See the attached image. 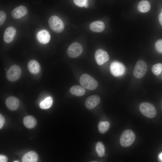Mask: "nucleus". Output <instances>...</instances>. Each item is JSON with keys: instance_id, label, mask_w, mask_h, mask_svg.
I'll return each instance as SVG.
<instances>
[{"instance_id": "f257e3e1", "label": "nucleus", "mask_w": 162, "mask_h": 162, "mask_svg": "<svg viewBox=\"0 0 162 162\" xmlns=\"http://www.w3.org/2000/svg\"><path fill=\"white\" fill-rule=\"evenodd\" d=\"M80 82L83 87L90 90L95 89L98 86L97 81L91 76L86 74L81 76Z\"/></svg>"}, {"instance_id": "f03ea898", "label": "nucleus", "mask_w": 162, "mask_h": 162, "mask_svg": "<svg viewBox=\"0 0 162 162\" xmlns=\"http://www.w3.org/2000/svg\"><path fill=\"white\" fill-rule=\"evenodd\" d=\"M139 109L143 115L148 118H153L156 114L155 107L149 103L145 102L141 103L140 105Z\"/></svg>"}, {"instance_id": "7ed1b4c3", "label": "nucleus", "mask_w": 162, "mask_h": 162, "mask_svg": "<svg viewBox=\"0 0 162 162\" xmlns=\"http://www.w3.org/2000/svg\"><path fill=\"white\" fill-rule=\"evenodd\" d=\"M135 139L134 133L131 130H127L124 131L121 135L120 142L122 146L128 147L134 142Z\"/></svg>"}, {"instance_id": "20e7f679", "label": "nucleus", "mask_w": 162, "mask_h": 162, "mask_svg": "<svg viewBox=\"0 0 162 162\" xmlns=\"http://www.w3.org/2000/svg\"><path fill=\"white\" fill-rule=\"evenodd\" d=\"M48 23L51 29L53 32L59 33L64 29V24L62 20L56 16H52L49 18Z\"/></svg>"}, {"instance_id": "39448f33", "label": "nucleus", "mask_w": 162, "mask_h": 162, "mask_svg": "<svg viewBox=\"0 0 162 162\" xmlns=\"http://www.w3.org/2000/svg\"><path fill=\"white\" fill-rule=\"evenodd\" d=\"M21 70L18 66L14 64L11 66L7 72L6 76L8 80L14 82L18 80L20 77Z\"/></svg>"}, {"instance_id": "423d86ee", "label": "nucleus", "mask_w": 162, "mask_h": 162, "mask_svg": "<svg viewBox=\"0 0 162 162\" xmlns=\"http://www.w3.org/2000/svg\"><path fill=\"white\" fill-rule=\"evenodd\" d=\"M82 46L78 42H74L68 47L67 52L68 56L71 58H76L79 56L83 52Z\"/></svg>"}, {"instance_id": "0eeeda50", "label": "nucleus", "mask_w": 162, "mask_h": 162, "mask_svg": "<svg viewBox=\"0 0 162 162\" xmlns=\"http://www.w3.org/2000/svg\"><path fill=\"white\" fill-rule=\"evenodd\" d=\"M147 69V65L145 62L142 60L138 61L134 69V76L138 79L142 78L146 74Z\"/></svg>"}, {"instance_id": "6e6552de", "label": "nucleus", "mask_w": 162, "mask_h": 162, "mask_svg": "<svg viewBox=\"0 0 162 162\" xmlns=\"http://www.w3.org/2000/svg\"><path fill=\"white\" fill-rule=\"evenodd\" d=\"M110 70L111 74L115 76H119L123 75L125 72V68L121 63L114 62L111 64Z\"/></svg>"}, {"instance_id": "1a4fd4ad", "label": "nucleus", "mask_w": 162, "mask_h": 162, "mask_svg": "<svg viewBox=\"0 0 162 162\" xmlns=\"http://www.w3.org/2000/svg\"><path fill=\"white\" fill-rule=\"evenodd\" d=\"M94 57L97 63L99 65L103 64L109 59V56L107 53L101 49H98L96 51Z\"/></svg>"}, {"instance_id": "9d476101", "label": "nucleus", "mask_w": 162, "mask_h": 162, "mask_svg": "<svg viewBox=\"0 0 162 162\" xmlns=\"http://www.w3.org/2000/svg\"><path fill=\"white\" fill-rule=\"evenodd\" d=\"M100 102V97L97 95H94L87 98L86 100L85 105L87 109L91 110L97 106Z\"/></svg>"}, {"instance_id": "9b49d317", "label": "nucleus", "mask_w": 162, "mask_h": 162, "mask_svg": "<svg viewBox=\"0 0 162 162\" xmlns=\"http://www.w3.org/2000/svg\"><path fill=\"white\" fill-rule=\"evenodd\" d=\"M16 33V30L12 27H9L5 30L3 35V40L6 43L11 42L14 39Z\"/></svg>"}, {"instance_id": "f8f14e48", "label": "nucleus", "mask_w": 162, "mask_h": 162, "mask_svg": "<svg viewBox=\"0 0 162 162\" xmlns=\"http://www.w3.org/2000/svg\"><path fill=\"white\" fill-rule=\"evenodd\" d=\"M28 10L25 6L20 5L14 8L12 11L11 15L14 19H18L26 15Z\"/></svg>"}, {"instance_id": "ddd939ff", "label": "nucleus", "mask_w": 162, "mask_h": 162, "mask_svg": "<svg viewBox=\"0 0 162 162\" xmlns=\"http://www.w3.org/2000/svg\"><path fill=\"white\" fill-rule=\"evenodd\" d=\"M20 102L14 96H10L7 98L5 101V104L7 108L10 110L15 111L19 107Z\"/></svg>"}, {"instance_id": "4468645a", "label": "nucleus", "mask_w": 162, "mask_h": 162, "mask_svg": "<svg viewBox=\"0 0 162 162\" xmlns=\"http://www.w3.org/2000/svg\"><path fill=\"white\" fill-rule=\"evenodd\" d=\"M37 37L38 41L43 44L47 43L50 41V33L45 30L39 31L37 34Z\"/></svg>"}, {"instance_id": "2eb2a0df", "label": "nucleus", "mask_w": 162, "mask_h": 162, "mask_svg": "<svg viewBox=\"0 0 162 162\" xmlns=\"http://www.w3.org/2000/svg\"><path fill=\"white\" fill-rule=\"evenodd\" d=\"M105 26L104 23L102 21H96L93 22L90 25V30L93 32H100L104 29Z\"/></svg>"}, {"instance_id": "dca6fc26", "label": "nucleus", "mask_w": 162, "mask_h": 162, "mask_svg": "<svg viewBox=\"0 0 162 162\" xmlns=\"http://www.w3.org/2000/svg\"><path fill=\"white\" fill-rule=\"evenodd\" d=\"M38 159L37 154L34 151H30L26 153L23 157V162H36Z\"/></svg>"}, {"instance_id": "f3484780", "label": "nucleus", "mask_w": 162, "mask_h": 162, "mask_svg": "<svg viewBox=\"0 0 162 162\" xmlns=\"http://www.w3.org/2000/svg\"><path fill=\"white\" fill-rule=\"evenodd\" d=\"M28 68L29 71L32 74H37L40 70V65L36 61L32 60L30 61L28 64Z\"/></svg>"}, {"instance_id": "a211bd4d", "label": "nucleus", "mask_w": 162, "mask_h": 162, "mask_svg": "<svg viewBox=\"0 0 162 162\" xmlns=\"http://www.w3.org/2000/svg\"><path fill=\"white\" fill-rule=\"evenodd\" d=\"M83 87L78 85L72 86L70 89V93L73 95L77 96H81L83 95L86 92Z\"/></svg>"}, {"instance_id": "6ab92c4d", "label": "nucleus", "mask_w": 162, "mask_h": 162, "mask_svg": "<svg viewBox=\"0 0 162 162\" xmlns=\"http://www.w3.org/2000/svg\"><path fill=\"white\" fill-rule=\"evenodd\" d=\"M23 123L27 128L31 129L34 128L36 125L37 122L34 118L32 116H27L23 120Z\"/></svg>"}, {"instance_id": "aec40b11", "label": "nucleus", "mask_w": 162, "mask_h": 162, "mask_svg": "<svg viewBox=\"0 0 162 162\" xmlns=\"http://www.w3.org/2000/svg\"><path fill=\"white\" fill-rule=\"evenodd\" d=\"M151 6L149 2L147 1L143 0L140 2L138 5V9L142 13L148 12L150 9Z\"/></svg>"}, {"instance_id": "412c9836", "label": "nucleus", "mask_w": 162, "mask_h": 162, "mask_svg": "<svg viewBox=\"0 0 162 162\" xmlns=\"http://www.w3.org/2000/svg\"><path fill=\"white\" fill-rule=\"evenodd\" d=\"M52 103V99L50 97L46 98L40 104V107L42 109H47L50 108Z\"/></svg>"}, {"instance_id": "4be33fe9", "label": "nucleus", "mask_w": 162, "mask_h": 162, "mask_svg": "<svg viewBox=\"0 0 162 162\" xmlns=\"http://www.w3.org/2000/svg\"><path fill=\"white\" fill-rule=\"evenodd\" d=\"M110 126V123L108 122H100L98 126L99 131L101 133L104 134L108 130Z\"/></svg>"}, {"instance_id": "5701e85b", "label": "nucleus", "mask_w": 162, "mask_h": 162, "mask_svg": "<svg viewBox=\"0 0 162 162\" xmlns=\"http://www.w3.org/2000/svg\"><path fill=\"white\" fill-rule=\"evenodd\" d=\"M96 148L98 156L100 157H102L105 154V148L102 143L100 142H98L96 145Z\"/></svg>"}, {"instance_id": "b1692460", "label": "nucleus", "mask_w": 162, "mask_h": 162, "mask_svg": "<svg viewBox=\"0 0 162 162\" xmlns=\"http://www.w3.org/2000/svg\"><path fill=\"white\" fill-rule=\"evenodd\" d=\"M152 70L154 75H158L162 71V64L158 63L155 64L152 66Z\"/></svg>"}, {"instance_id": "393cba45", "label": "nucleus", "mask_w": 162, "mask_h": 162, "mask_svg": "<svg viewBox=\"0 0 162 162\" xmlns=\"http://www.w3.org/2000/svg\"><path fill=\"white\" fill-rule=\"evenodd\" d=\"M74 2L75 4L79 7H87V0H74Z\"/></svg>"}, {"instance_id": "a878e982", "label": "nucleus", "mask_w": 162, "mask_h": 162, "mask_svg": "<svg viewBox=\"0 0 162 162\" xmlns=\"http://www.w3.org/2000/svg\"><path fill=\"white\" fill-rule=\"evenodd\" d=\"M155 47L158 52L162 54V39L156 41L155 43Z\"/></svg>"}, {"instance_id": "bb28decb", "label": "nucleus", "mask_w": 162, "mask_h": 162, "mask_svg": "<svg viewBox=\"0 0 162 162\" xmlns=\"http://www.w3.org/2000/svg\"><path fill=\"white\" fill-rule=\"evenodd\" d=\"M6 14L5 13L2 11H0V25L3 24L6 18Z\"/></svg>"}, {"instance_id": "cd10ccee", "label": "nucleus", "mask_w": 162, "mask_h": 162, "mask_svg": "<svg viewBox=\"0 0 162 162\" xmlns=\"http://www.w3.org/2000/svg\"><path fill=\"white\" fill-rule=\"evenodd\" d=\"M4 119L2 115H0V129H1L4 123Z\"/></svg>"}, {"instance_id": "c85d7f7f", "label": "nucleus", "mask_w": 162, "mask_h": 162, "mask_svg": "<svg viewBox=\"0 0 162 162\" xmlns=\"http://www.w3.org/2000/svg\"><path fill=\"white\" fill-rule=\"evenodd\" d=\"M8 161L7 158L5 156L0 155V162H6Z\"/></svg>"}, {"instance_id": "c756f323", "label": "nucleus", "mask_w": 162, "mask_h": 162, "mask_svg": "<svg viewBox=\"0 0 162 162\" xmlns=\"http://www.w3.org/2000/svg\"><path fill=\"white\" fill-rule=\"evenodd\" d=\"M158 20L160 24L162 26V13H161L159 15Z\"/></svg>"}, {"instance_id": "7c9ffc66", "label": "nucleus", "mask_w": 162, "mask_h": 162, "mask_svg": "<svg viewBox=\"0 0 162 162\" xmlns=\"http://www.w3.org/2000/svg\"><path fill=\"white\" fill-rule=\"evenodd\" d=\"M160 159L162 160V153H161V154H160Z\"/></svg>"}, {"instance_id": "2f4dec72", "label": "nucleus", "mask_w": 162, "mask_h": 162, "mask_svg": "<svg viewBox=\"0 0 162 162\" xmlns=\"http://www.w3.org/2000/svg\"><path fill=\"white\" fill-rule=\"evenodd\" d=\"M14 162H19V161L17 160V161H14Z\"/></svg>"}, {"instance_id": "473e14b6", "label": "nucleus", "mask_w": 162, "mask_h": 162, "mask_svg": "<svg viewBox=\"0 0 162 162\" xmlns=\"http://www.w3.org/2000/svg\"><path fill=\"white\" fill-rule=\"evenodd\" d=\"M97 162V161H91V162Z\"/></svg>"}, {"instance_id": "72a5a7b5", "label": "nucleus", "mask_w": 162, "mask_h": 162, "mask_svg": "<svg viewBox=\"0 0 162 162\" xmlns=\"http://www.w3.org/2000/svg\"><path fill=\"white\" fill-rule=\"evenodd\" d=\"M161 13H162V10H161Z\"/></svg>"}, {"instance_id": "f704fd0d", "label": "nucleus", "mask_w": 162, "mask_h": 162, "mask_svg": "<svg viewBox=\"0 0 162 162\" xmlns=\"http://www.w3.org/2000/svg\"></svg>"}]
</instances>
